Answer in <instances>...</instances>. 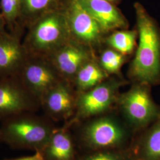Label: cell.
<instances>
[{"instance_id":"23","label":"cell","mask_w":160,"mask_h":160,"mask_svg":"<svg viewBox=\"0 0 160 160\" xmlns=\"http://www.w3.org/2000/svg\"><path fill=\"white\" fill-rule=\"evenodd\" d=\"M6 28H7V24H6V20L0 10V32L6 30Z\"/></svg>"},{"instance_id":"10","label":"cell","mask_w":160,"mask_h":160,"mask_svg":"<svg viewBox=\"0 0 160 160\" xmlns=\"http://www.w3.org/2000/svg\"><path fill=\"white\" fill-rule=\"evenodd\" d=\"M22 36L7 31L0 32V78L19 76L28 53Z\"/></svg>"},{"instance_id":"5","label":"cell","mask_w":160,"mask_h":160,"mask_svg":"<svg viewBox=\"0 0 160 160\" xmlns=\"http://www.w3.org/2000/svg\"><path fill=\"white\" fill-rule=\"evenodd\" d=\"M64 12L72 39L92 50L101 45L105 33L78 0H69Z\"/></svg>"},{"instance_id":"11","label":"cell","mask_w":160,"mask_h":160,"mask_svg":"<svg viewBox=\"0 0 160 160\" xmlns=\"http://www.w3.org/2000/svg\"><path fill=\"white\" fill-rule=\"evenodd\" d=\"M72 84L62 80L52 87L40 99V108L53 119L68 118L76 106L77 98L72 88Z\"/></svg>"},{"instance_id":"9","label":"cell","mask_w":160,"mask_h":160,"mask_svg":"<svg viewBox=\"0 0 160 160\" xmlns=\"http://www.w3.org/2000/svg\"><path fill=\"white\" fill-rule=\"evenodd\" d=\"M122 82L118 80L104 81L86 92H80L76 100L77 116L87 117L102 113L114 103Z\"/></svg>"},{"instance_id":"13","label":"cell","mask_w":160,"mask_h":160,"mask_svg":"<svg viewBox=\"0 0 160 160\" xmlns=\"http://www.w3.org/2000/svg\"><path fill=\"white\" fill-rule=\"evenodd\" d=\"M84 137L92 147L103 148L118 145L122 141L124 133L120 126L113 120L101 119L87 126Z\"/></svg>"},{"instance_id":"14","label":"cell","mask_w":160,"mask_h":160,"mask_svg":"<svg viewBox=\"0 0 160 160\" xmlns=\"http://www.w3.org/2000/svg\"><path fill=\"white\" fill-rule=\"evenodd\" d=\"M69 0H22L21 14L18 22L20 28L25 29L38 19L50 12L63 10Z\"/></svg>"},{"instance_id":"20","label":"cell","mask_w":160,"mask_h":160,"mask_svg":"<svg viewBox=\"0 0 160 160\" xmlns=\"http://www.w3.org/2000/svg\"><path fill=\"white\" fill-rule=\"evenodd\" d=\"M126 60V55L110 48L102 52L98 61L108 74H116Z\"/></svg>"},{"instance_id":"17","label":"cell","mask_w":160,"mask_h":160,"mask_svg":"<svg viewBox=\"0 0 160 160\" xmlns=\"http://www.w3.org/2000/svg\"><path fill=\"white\" fill-rule=\"evenodd\" d=\"M137 36V30L120 29L113 31L104 40L110 48L128 55L135 48Z\"/></svg>"},{"instance_id":"1","label":"cell","mask_w":160,"mask_h":160,"mask_svg":"<svg viewBox=\"0 0 160 160\" xmlns=\"http://www.w3.org/2000/svg\"><path fill=\"white\" fill-rule=\"evenodd\" d=\"M139 43L130 74L137 82H160V29L141 3L134 4Z\"/></svg>"},{"instance_id":"15","label":"cell","mask_w":160,"mask_h":160,"mask_svg":"<svg viewBox=\"0 0 160 160\" xmlns=\"http://www.w3.org/2000/svg\"><path fill=\"white\" fill-rule=\"evenodd\" d=\"M108 77L109 74L94 58L81 67L75 77L72 84L77 91L82 92L98 85Z\"/></svg>"},{"instance_id":"16","label":"cell","mask_w":160,"mask_h":160,"mask_svg":"<svg viewBox=\"0 0 160 160\" xmlns=\"http://www.w3.org/2000/svg\"><path fill=\"white\" fill-rule=\"evenodd\" d=\"M42 153L45 160H72L73 145L68 133L55 131Z\"/></svg>"},{"instance_id":"12","label":"cell","mask_w":160,"mask_h":160,"mask_svg":"<svg viewBox=\"0 0 160 160\" xmlns=\"http://www.w3.org/2000/svg\"><path fill=\"white\" fill-rule=\"evenodd\" d=\"M78 1L99 24L105 34L112 31L128 28V20L113 3L106 0Z\"/></svg>"},{"instance_id":"18","label":"cell","mask_w":160,"mask_h":160,"mask_svg":"<svg viewBox=\"0 0 160 160\" xmlns=\"http://www.w3.org/2000/svg\"><path fill=\"white\" fill-rule=\"evenodd\" d=\"M21 7L22 0L0 1V10L6 20L7 28L9 32L22 36L23 31L18 25Z\"/></svg>"},{"instance_id":"22","label":"cell","mask_w":160,"mask_h":160,"mask_svg":"<svg viewBox=\"0 0 160 160\" xmlns=\"http://www.w3.org/2000/svg\"><path fill=\"white\" fill-rule=\"evenodd\" d=\"M3 160H45L42 152L39 151H35L34 155L28 157H23L16 158H8Z\"/></svg>"},{"instance_id":"7","label":"cell","mask_w":160,"mask_h":160,"mask_svg":"<svg viewBox=\"0 0 160 160\" xmlns=\"http://www.w3.org/2000/svg\"><path fill=\"white\" fill-rule=\"evenodd\" d=\"M19 77L24 86L40 102L47 92L63 80L47 58L30 55Z\"/></svg>"},{"instance_id":"6","label":"cell","mask_w":160,"mask_h":160,"mask_svg":"<svg viewBox=\"0 0 160 160\" xmlns=\"http://www.w3.org/2000/svg\"><path fill=\"white\" fill-rule=\"evenodd\" d=\"M149 86L137 82L120 97V105L124 113L138 126L147 125L160 118V108L151 96Z\"/></svg>"},{"instance_id":"3","label":"cell","mask_w":160,"mask_h":160,"mask_svg":"<svg viewBox=\"0 0 160 160\" xmlns=\"http://www.w3.org/2000/svg\"><path fill=\"white\" fill-rule=\"evenodd\" d=\"M72 39L63 10L43 15L27 29L23 46L30 56L48 58Z\"/></svg>"},{"instance_id":"24","label":"cell","mask_w":160,"mask_h":160,"mask_svg":"<svg viewBox=\"0 0 160 160\" xmlns=\"http://www.w3.org/2000/svg\"><path fill=\"white\" fill-rule=\"evenodd\" d=\"M106 1H109V2H110L113 3V4H115L116 2H118L120 1V0H106Z\"/></svg>"},{"instance_id":"19","label":"cell","mask_w":160,"mask_h":160,"mask_svg":"<svg viewBox=\"0 0 160 160\" xmlns=\"http://www.w3.org/2000/svg\"><path fill=\"white\" fill-rule=\"evenodd\" d=\"M142 156L144 160H160V119L144 139Z\"/></svg>"},{"instance_id":"21","label":"cell","mask_w":160,"mask_h":160,"mask_svg":"<svg viewBox=\"0 0 160 160\" xmlns=\"http://www.w3.org/2000/svg\"><path fill=\"white\" fill-rule=\"evenodd\" d=\"M87 160H121L119 157L114 155L107 154V153H100L94 155L89 157Z\"/></svg>"},{"instance_id":"8","label":"cell","mask_w":160,"mask_h":160,"mask_svg":"<svg viewBox=\"0 0 160 160\" xmlns=\"http://www.w3.org/2000/svg\"><path fill=\"white\" fill-rule=\"evenodd\" d=\"M94 58L92 49L71 39L47 58L61 78L72 84L81 67Z\"/></svg>"},{"instance_id":"25","label":"cell","mask_w":160,"mask_h":160,"mask_svg":"<svg viewBox=\"0 0 160 160\" xmlns=\"http://www.w3.org/2000/svg\"><path fill=\"white\" fill-rule=\"evenodd\" d=\"M0 143H2V141H1V137H0Z\"/></svg>"},{"instance_id":"2","label":"cell","mask_w":160,"mask_h":160,"mask_svg":"<svg viewBox=\"0 0 160 160\" xmlns=\"http://www.w3.org/2000/svg\"><path fill=\"white\" fill-rule=\"evenodd\" d=\"M54 131L46 119L33 112H26L2 121L0 137L2 143L12 148L42 152Z\"/></svg>"},{"instance_id":"4","label":"cell","mask_w":160,"mask_h":160,"mask_svg":"<svg viewBox=\"0 0 160 160\" xmlns=\"http://www.w3.org/2000/svg\"><path fill=\"white\" fill-rule=\"evenodd\" d=\"M40 108V100L19 76L0 78V122L23 113H34Z\"/></svg>"}]
</instances>
